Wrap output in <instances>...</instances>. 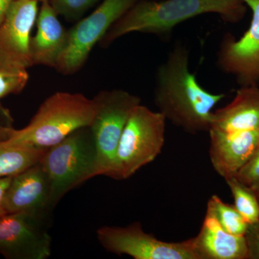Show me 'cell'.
<instances>
[{
	"label": "cell",
	"mask_w": 259,
	"mask_h": 259,
	"mask_svg": "<svg viewBox=\"0 0 259 259\" xmlns=\"http://www.w3.org/2000/svg\"><path fill=\"white\" fill-rule=\"evenodd\" d=\"M13 177L10 178L0 179V217L7 214L5 198H6L7 190Z\"/></svg>",
	"instance_id": "cell-24"
},
{
	"label": "cell",
	"mask_w": 259,
	"mask_h": 259,
	"mask_svg": "<svg viewBox=\"0 0 259 259\" xmlns=\"http://www.w3.org/2000/svg\"><path fill=\"white\" fill-rule=\"evenodd\" d=\"M194 244L199 259H248L244 236L228 233L209 213Z\"/></svg>",
	"instance_id": "cell-16"
},
{
	"label": "cell",
	"mask_w": 259,
	"mask_h": 259,
	"mask_svg": "<svg viewBox=\"0 0 259 259\" xmlns=\"http://www.w3.org/2000/svg\"><path fill=\"white\" fill-rule=\"evenodd\" d=\"M27 70L13 69L0 64V100L21 93L28 82Z\"/></svg>",
	"instance_id": "cell-20"
},
{
	"label": "cell",
	"mask_w": 259,
	"mask_h": 259,
	"mask_svg": "<svg viewBox=\"0 0 259 259\" xmlns=\"http://www.w3.org/2000/svg\"><path fill=\"white\" fill-rule=\"evenodd\" d=\"M258 129L259 87L246 86L237 91L231 103L213 111L209 131L233 134Z\"/></svg>",
	"instance_id": "cell-15"
},
{
	"label": "cell",
	"mask_w": 259,
	"mask_h": 259,
	"mask_svg": "<svg viewBox=\"0 0 259 259\" xmlns=\"http://www.w3.org/2000/svg\"><path fill=\"white\" fill-rule=\"evenodd\" d=\"M97 237L107 251L135 259H199L194 238L177 243L162 241L145 232L139 222L125 227H100Z\"/></svg>",
	"instance_id": "cell-8"
},
{
	"label": "cell",
	"mask_w": 259,
	"mask_h": 259,
	"mask_svg": "<svg viewBox=\"0 0 259 259\" xmlns=\"http://www.w3.org/2000/svg\"><path fill=\"white\" fill-rule=\"evenodd\" d=\"M40 163L49 177L56 207L70 191L98 176L97 148L90 127L76 130L48 148Z\"/></svg>",
	"instance_id": "cell-4"
},
{
	"label": "cell",
	"mask_w": 259,
	"mask_h": 259,
	"mask_svg": "<svg viewBox=\"0 0 259 259\" xmlns=\"http://www.w3.org/2000/svg\"><path fill=\"white\" fill-rule=\"evenodd\" d=\"M93 115V99L81 93L58 92L42 102L26 127L15 130L8 141L51 148L76 130L90 126Z\"/></svg>",
	"instance_id": "cell-3"
},
{
	"label": "cell",
	"mask_w": 259,
	"mask_h": 259,
	"mask_svg": "<svg viewBox=\"0 0 259 259\" xmlns=\"http://www.w3.org/2000/svg\"><path fill=\"white\" fill-rule=\"evenodd\" d=\"M93 100L94 115L89 127L97 148L98 176L111 177L122 132L141 100L128 92L116 89L100 92Z\"/></svg>",
	"instance_id": "cell-6"
},
{
	"label": "cell",
	"mask_w": 259,
	"mask_h": 259,
	"mask_svg": "<svg viewBox=\"0 0 259 259\" xmlns=\"http://www.w3.org/2000/svg\"><path fill=\"white\" fill-rule=\"evenodd\" d=\"M233 199L234 206L238 212L248 224L258 223L259 219V201L254 192L232 177L226 179Z\"/></svg>",
	"instance_id": "cell-19"
},
{
	"label": "cell",
	"mask_w": 259,
	"mask_h": 259,
	"mask_svg": "<svg viewBox=\"0 0 259 259\" xmlns=\"http://www.w3.org/2000/svg\"><path fill=\"white\" fill-rule=\"evenodd\" d=\"M36 32L31 37L30 55L32 66L55 68L68 39V30L49 1L42 2L36 20Z\"/></svg>",
	"instance_id": "cell-14"
},
{
	"label": "cell",
	"mask_w": 259,
	"mask_h": 259,
	"mask_svg": "<svg viewBox=\"0 0 259 259\" xmlns=\"http://www.w3.org/2000/svg\"><path fill=\"white\" fill-rule=\"evenodd\" d=\"M15 129L10 125L0 124V141H6L11 137Z\"/></svg>",
	"instance_id": "cell-26"
},
{
	"label": "cell",
	"mask_w": 259,
	"mask_h": 259,
	"mask_svg": "<svg viewBox=\"0 0 259 259\" xmlns=\"http://www.w3.org/2000/svg\"><path fill=\"white\" fill-rule=\"evenodd\" d=\"M251 10L249 28L236 40L224 35L220 44L217 63L220 69L233 75L241 87H259V0H242Z\"/></svg>",
	"instance_id": "cell-10"
},
{
	"label": "cell",
	"mask_w": 259,
	"mask_h": 259,
	"mask_svg": "<svg viewBox=\"0 0 259 259\" xmlns=\"http://www.w3.org/2000/svg\"><path fill=\"white\" fill-rule=\"evenodd\" d=\"M245 187L254 190L259 187V145L248 162L235 176Z\"/></svg>",
	"instance_id": "cell-22"
},
{
	"label": "cell",
	"mask_w": 259,
	"mask_h": 259,
	"mask_svg": "<svg viewBox=\"0 0 259 259\" xmlns=\"http://www.w3.org/2000/svg\"><path fill=\"white\" fill-rule=\"evenodd\" d=\"M136 3L137 0H102L91 14L68 30L66 47L54 69L64 75L78 72L84 66L95 46Z\"/></svg>",
	"instance_id": "cell-7"
},
{
	"label": "cell",
	"mask_w": 259,
	"mask_h": 259,
	"mask_svg": "<svg viewBox=\"0 0 259 259\" xmlns=\"http://www.w3.org/2000/svg\"><path fill=\"white\" fill-rule=\"evenodd\" d=\"M51 223L26 213L0 217V254L8 259H47L51 254Z\"/></svg>",
	"instance_id": "cell-9"
},
{
	"label": "cell",
	"mask_w": 259,
	"mask_h": 259,
	"mask_svg": "<svg viewBox=\"0 0 259 259\" xmlns=\"http://www.w3.org/2000/svg\"><path fill=\"white\" fill-rule=\"evenodd\" d=\"M37 0H15L0 25V64L13 69L28 70L31 32L38 14Z\"/></svg>",
	"instance_id": "cell-11"
},
{
	"label": "cell",
	"mask_w": 259,
	"mask_h": 259,
	"mask_svg": "<svg viewBox=\"0 0 259 259\" xmlns=\"http://www.w3.org/2000/svg\"><path fill=\"white\" fill-rule=\"evenodd\" d=\"M101 0H49L56 14L68 21H79L89 10Z\"/></svg>",
	"instance_id": "cell-21"
},
{
	"label": "cell",
	"mask_w": 259,
	"mask_h": 259,
	"mask_svg": "<svg viewBox=\"0 0 259 259\" xmlns=\"http://www.w3.org/2000/svg\"><path fill=\"white\" fill-rule=\"evenodd\" d=\"M37 1L41 2V3H42V2L49 1V0H37Z\"/></svg>",
	"instance_id": "cell-28"
},
{
	"label": "cell",
	"mask_w": 259,
	"mask_h": 259,
	"mask_svg": "<svg viewBox=\"0 0 259 259\" xmlns=\"http://www.w3.org/2000/svg\"><path fill=\"white\" fill-rule=\"evenodd\" d=\"M189 51L177 44L158 66L155 81V105L174 125L190 134L208 132L213 108L226 97L209 93L189 69Z\"/></svg>",
	"instance_id": "cell-1"
},
{
	"label": "cell",
	"mask_w": 259,
	"mask_h": 259,
	"mask_svg": "<svg viewBox=\"0 0 259 259\" xmlns=\"http://www.w3.org/2000/svg\"><path fill=\"white\" fill-rule=\"evenodd\" d=\"M258 224H259V219H258Z\"/></svg>",
	"instance_id": "cell-29"
},
{
	"label": "cell",
	"mask_w": 259,
	"mask_h": 259,
	"mask_svg": "<svg viewBox=\"0 0 259 259\" xmlns=\"http://www.w3.org/2000/svg\"><path fill=\"white\" fill-rule=\"evenodd\" d=\"M206 212L214 216L228 233L235 236H244L248 223L234 205L226 203L217 195H212L207 202Z\"/></svg>",
	"instance_id": "cell-18"
},
{
	"label": "cell",
	"mask_w": 259,
	"mask_h": 259,
	"mask_svg": "<svg viewBox=\"0 0 259 259\" xmlns=\"http://www.w3.org/2000/svg\"><path fill=\"white\" fill-rule=\"evenodd\" d=\"M48 148L0 141V179L14 177L40 161Z\"/></svg>",
	"instance_id": "cell-17"
},
{
	"label": "cell",
	"mask_w": 259,
	"mask_h": 259,
	"mask_svg": "<svg viewBox=\"0 0 259 259\" xmlns=\"http://www.w3.org/2000/svg\"><path fill=\"white\" fill-rule=\"evenodd\" d=\"M248 259H259V224H248L244 234Z\"/></svg>",
	"instance_id": "cell-23"
},
{
	"label": "cell",
	"mask_w": 259,
	"mask_h": 259,
	"mask_svg": "<svg viewBox=\"0 0 259 259\" xmlns=\"http://www.w3.org/2000/svg\"><path fill=\"white\" fill-rule=\"evenodd\" d=\"M15 0H0V25L4 21L10 6Z\"/></svg>",
	"instance_id": "cell-25"
},
{
	"label": "cell",
	"mask_w": 259,
	"mask_h": 259,
	"mask_svg": "<svg viewBox=\"0 0 259 259\" xmlns=\"http://www.w3.org/2000/svg\"><path fill=\"white\" fill-rule=\"evenodd\" d=\"M246 8L242 0H144L115 22L100 44L108 47L131 32L166 35L180 23L209 13L219 15L226 23H236L244 17Z\"/></svg>",
	"instance_id": "cell-2"
},
{
	"label": "cell",
	"mask_w": 259,
	"mask_h": 259,
	"mask_svg": "<svg viewBox=\"0 0 259 259\" xmlns=\"http://www.w3.org/2000/svg\"><path fill=\"white\" fill-rule=\"evenodd\" d=\"M209 134L211 163L225 180L236 176L259 145V129L233 134L209 131Z\"/></svg>",
	"instance_id": "cell-13"
},
{
	"label": "cell",
	"mask_w": 259,
	"mask_h": 259,
	"mask_svg": "<svg viewBox=\"0 0 259 259\" xmlns=\"http://www.w3.org/2000/svg\"><path fill=\"white\" fill-rule=\"evenodd\" d=\"M253 191V192H254L255 195H256L257 198H258L259 201V187L258 188L255 189V190Z\"/></svg>",
	"instance_id": "cell-27"
},
{
	"label": "cell",
	"mask_w": 259,
	"mask_h": 259,
	"mask_svg": "<svg viewBox=\"0 0 259 259\" xmlns=\"http://www.w3.org/2000/svg\"><path fill=\"white\" fill-rule=\"evenodd\" d=\"M166 120L161 112L144 105L134 109L121 136L110 178L127 180L157 158L164 145Z\"/></svg>",
	"instance_id": "cell-5"
},
{
	"label": "cell",
	"mask_w": 259,
	"mask_h": 259,
	"mask_svg": "<svg viewBox=\"0 0 259 259\" xmlns=\"http://www.w3.org/2000/svg\"><path fill=\"white\" fill-rule=\"evenodd\" d=\"M5 206L8 213H26L51 223V213L56 207L49 177L40 161L12 178Z\"/></svg>",
	"instance_id": "cell-12"
}]
</instances>
